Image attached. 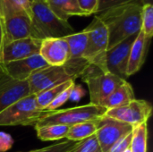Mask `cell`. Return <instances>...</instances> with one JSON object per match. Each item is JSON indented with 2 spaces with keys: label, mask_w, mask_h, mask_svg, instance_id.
<instances>
[{
  "label": "cell",
  "mask_w": 153,
  "mask_h": 152,
  "mask_svg": "<svg viewBox=\"0 0 153 152\" xmlns=\"http://www.w3.org/2000/svg\"><path fill=\"white\" fill-rule=\"evenodd\" d=\"M4 44L27 38H33L30 17L24 13L3 16Z\"/></svg>",
  "instance_id": "obj_14"
},
{
  "label": "cell",
  "mask_w": 153,
  "mask_h": 152,
  "mask_svg": "<svg viewBox=\"0 0 153 152\" xmlns=\"http://www.w3.org/2000/svg\"><path fill=\"white\" fill-rule=\"evenodd\" d=\"M135 99L134 91L132 85L127 82H124L120 86H118L103 102L100 104V107L107 109H111L115 108L121 107L127 104L128 102Z\"/></svg>",
  "instance_id": "obj_17"
},
{
  "label": "cell",
  "mask_w": 153,
  "mask_h": 152,
  "mask_svg": "<svg viewBox=\"0 0 153 152\" xmlns=\"http://www.w3.org/2000/svg\"><path fill=\"white\" fill-rule=\"evenodd\" d=\"M31 1H32V0H31Z\"/></svg>",
  "instance_id": "obj_38"
},
{
  "label": "cell",
  "mask_w": 153,
  "mask_h": 152,
  "mask_svg": "<svg viewBox=\"0 0 153 152\" xmlns=\"http://www.w3.org/2000/svg\"><path fill=\"white\" fill-rule=\"evenodd\" d=\"M30 21L35 39L64 38L74 33L70 23L60 19L43 0L31 1Z\"/></svg>",
  "instance_id": "obj_2"
},
{
  "label": "cell",
  "mask_w": 153,
  "mask_h": 152,
  "mask_svg": "<svg viewBox=\"0 0 153 152\" xmlns=\"http://www.w3.org/2000/svg\"><path fill=\"white\" fill-rule=\"evenodd\" d=\"M48 65L44 61L40 55L38 54L22 60L0 63V69L10 78L23 82L28 81L36 71Z\"/></svg>",
  "instance_id": "obj_11"
},
{
  "label": "cell",
  "mask_w": 153,
  "mask_h": 152,
  "mask_svg": "<svg viewBox=\"0 0 153 152\" xmlns=\"http://www.w3.org/2000/svg\"><path fill=\"white\" fill-rule=\"evenodd\" d=\"M84 94H85V90H83V88L81 85L74 83L71 90L69 100H72L74 102H79L82 99V98H83Z\"/></svg>",
  "instance_id": "obj_32"
},
{
  "label": "cell",
  "mask_w": 153,
  "mask_h": 152,
  "mask_svg": "<svg viewBox=\"0 0 153 152\" xmlns=\"http://www.w3.org/2000/svg\"><path fill=\"white\" fill-rule=\"evenodd\" d=\"M2 16L12 13H24L31 16V0H0Z\"/></svg>",
  "instance_id": "obj_23"
},
{
  "label": "cell",
  "mask_w": 153,
  "mask_h": 152,
  "mask_svg": "<svg viewBox=\"0 0 153 152\" xmlns=\"http://www.w3.org/2000/svg\"><path fill=\"white\" fill-rule=\"evenodd\" d=\"M38 138L42 142L59 141L66 137L69 126L61 125H48L35 127Z\"/></svg>",
  "instance_id": "obj_21"
},
{
  "label": "cell",
  "mask_w": 153,
  "mask_h": 152,
  "mask_svg": "<svg viewBox=\"0 0 153 152\" xmlns=\"http://www.w3.org/2000/svg\"><path fill=\"white\" fill-rule=\"evenodd\" d=\"M51 10L62 20L67 21L71 16H85L79 7L77 0H49L47 2Z\"/></svg>",
  "instance_id": "obj_18"
},
{
  "label": "cell",
  "mask_w": 153,
  "mask_h": 152,
  "mask_svg": "<svg viewBox=\"0 0 153 152\" xmlns=\"http://www.w3.org/2000/svg\"><path fill=\"white\" fill-rule=\"evenodd\" d=\"M74 80L66 68L63 66L48 65L36 71L29 79L28 84L31 95H36L48 88Z\"/></svg>",
  "instance_id": "obj_8"
},
{
  "label": "cell",
  "mask_w": 153,
  "mask_h": 152,
  "mask_svg": "<svg viewBox=\"0 0 153 152\" xmlns=\"http://www.w3.org/2000/svg\"><path fill=\"white\" fill-rule=\"evenodd\" d=\"M98 152H101V151H100H100H98Z\"/></svg>",
  "instance_id": "obj_37"
},
{
  "label": "cell",
  "mask_w": 153,
  "mask_h": 152,
  "mask_svg": "<svg viewBox=\"0 0 153 152\" xmlns=\"http://www.w3.org/2000/svg\"><path fill=\"white\" fill-rule=\"evenodd\" d=\"M74 83V80H70L67 81L65 82H63L61 84L56 85L54 87L48 88L36 95L35 96V102L37 107L40 109V110H45L48 108V106L62 92L64 91L65 89H67L68 87H70L72 84Z\"/></svg>",
  "instance_id": "obj_20"
},
{
  "label": "cell",
  "mask_w": 153,
  "mask_h": 152,
  "mask_svg": "<svg viewBox=\"0 0 153 152\" xmlns=\"http://www.w3.org/2000/svg\"><path fill=\"white\" fill-rule=\"evenodd\" d=\"M81 78L88 86L90 104L96 106H100L104 99L126 81L110 73H103L90 64Z\"/></svg>",
  "instance_id": "obj_5"
},
{
  "label": "cell",
  "mask_w": 153,
  "mask_h": 152,
  "mask_svg": "<svg viewBox=\"0 0 153 152\" xmlns=\"http://www.w3.org/2000/svg\"><path fill=\"white\" fill-rule=\"evenodd\" d=\"M41 39L35 38H27L14 40L4 44L0 63H8L22 60L39 53Z\"/></svg>",
  "instance_id": "obj_13"
},
{
  "label": "cell",
  "mask_w": 153,
  "mask_h": 152,
  "mask_svg": "<svg viewBox=\"0 0 153 152\" xmlns=\"http://www.w3.org/2000/svg\"><path fill=\"white\" fill-rule=\"evenodd\" d=\"M13 140L12 136L6 133L0 132V152H4L12 149Z\"/></svg>",
  "instance_id": "obj_31"
},
{
  "label": "cell",
  "mask_w": 153,
  "mask_h": 152,
  "mask_svg": "<svg viewBox=\"0 0 153 152\" xmlns=\"http://www.w3.org/2000/svg\"><path fill=\"white\" fill-rule=\"evenodd\" d=\"M142 7L143 3L136 0L110 7L95 14L108 29V50L141 31Z\"/></svg>",
  "instance_id": "obj_1"
},
{
  "label": "cell",
  "mask_w": 153,
  "mask_h": 152,
  "mask_svg": "<svg viewBox=\"0 0 153 152\" xmlns=\"http://www.w3.org/2000/svg\"><path fill=\"white\" fill-rule=\"evenodd\" d=\"M39 54L48 65L63 66L69 58V47L65 38L44 39Z\"/></svg>",
  "instance_id": "obj_15"
},
{
  "label": "cell",
  "mask_w": 153,
  "mask_h": 152,
  "mask_svg": "<svg viewBox=\"0 0 153 152\" xmlns=\"http://www.w3.org/2000/svg\"><path fill=\"white\" fill-rule=\"evenodd\" d=\"M138 34L133 35L117 46L111 47L106 54V65L108 72L126 80V69L132 45Z\"/></svg>",
  "instance_id": "obj_10"
},
{
  "label": "cell",
  "mask_w": 153,
  "mask_h": 152,
  "mask_svg": "<svg viewBox=\"0 0 153 152\" xmlns=\"http://www.w3.org/2000/svg\"><path fill=\"white\" fill-rule=\"evenodd\" d=\"M87 34V46L83 58L103 73H108L106 65V54L108 46V33L106 25L98 17L84 29Z\"/></svg>",
  "instance_id": "obj_4"
},
{
  "label": "cell",
  "mask_w": 153,
  "mask_h": 152,
  "mask_svg": "<svg viewBox=\"0 0 153 152\" xmlns=\"http://www.w3.org/2000/svg\"><path fill=\"white\" fill-rule=\"evenodd\" d=\"M148 125L133 127L132 140L130 143L131 152H148Z\"/></svg>",
  "instance_id": "obj_22"
},
{
  "label": "cell",
  "mask_w": 153,
  "mask_h": 152,
  "mask_svg": "<svg viewBox=\"0 0 153 152\" xmlns=\"http://www.w3.org/2000/svg\"><path fill=\"white\" fill-rule=\"evenodd\" d=\"M77 2L85 16L97 13L99 9V0H77Z\"/></svg>",
  "instance_id": "obj_28"
},
{
  "label": "cell",
  "mask_w": 153,
  "mask_h": 152,
  "mask_svg": "<svg viewBox=\"0 0 153 152\" xmlns=\"http://www.w3.org/2000/svg\"><path fill=\"white\" fill-rule=\"evenodd\" d=\"M105 112L106 109L104 108L90 103L66 109H57L51 112L48 111L37 120L34 127L48 125H61L70 127L76 124L99 120L104 116Z\"/></svg>",
  "instance_id": "obj_3"
},
{
  "label": "cell",
  "mask_w": 153,
  "mask_h": 152,
  "mask_svg": "<svg viewBox=\"0 0 153 152\" xmlns=\"http://www.w3.org/2000/svg\"><path fill=\"white\" fill-rule=\"evenodd\" d=\"M99 121L100 119L83 122V123L76 124L74 125L70 126L65 138L68 141L78 142H81L82 140H85L89 137L95 135L98 130Z\"/></svg>",
  "instance_id": "obj_19"
},
{
  "label": "cell",
  "mask_w": 153,
  "mask_h": 152,
  "mask_svg": "<svg viewBox=\"0 0 153 152\" xmlns=\"http://www.w3.org/2000/svg\"><path fill=\"white\" fill-rule=\"evenodd\" d=\"M132 1H136V0H99V9H98L97 13H100V12H102L110 7L117 6V5L132 2Z\"/></svg>",
  "instance_id": "obj_30"
},
{
  "label": "cell",
  "mask_w": 153,
  "mask_h": 152,
  "mask_svg": "<svg viewBox=\"0 0 153 152\" xmlns=\"http://www.w3.org/2000/svg\"><path fill=\"white\" fill-rule=\"evenodd\" d=\"M131 140H132V133H129L128 135H126V137H124L123 139H121L120 141H118L109 150L108 152H124L126 150H127L130 147Z\"/></svg>",
  "instance_id": "obj_29"
},
{
  "label": "cell",
  "mask_w": 153,
  "mask_h": 152,
  "mask_svg": "<svg viewBox=\"0 0 153 152\" xmlns=\"http://www.w3.org/2000/svg\"><path fill=\"white\" fill-rule=\"evenodd\" d=\"M48 111L40 110L35 102V96L29 95L0 113V126L32 125Z\"/></svg>",
  "instance_id": "obj_6"
},
{
  "label": "cell",
  "mask_w": 153,
  "mask_h": 152,
  "mask_svg": "<svg viewBox=\"0 0 153 152\" xmlns=\"http://www.w3.org/2000/svg\"><path fill=\"white\" fill-rule=\"evenodd\" d=\"M30 95L27 81H16L0 69V113L16 101Z\"/></svg>",
  "instance_id": "obj_12"
},
{
  "label": "cell",
  "mask_w": 153,
  "mask_h": 152,
  "mask_svg": "<svg viewBox=\"0 0 153 152\" xmlns=\"http://www.w3.org/2000/svg\"><path fill=\"white\" fill-rule=\"evenodd\" d=\"M4 46V20L0 13V59L2 55V50Z\"/></svg>",
  "instance_id": "obj_33"
},
{
  "label": "cell",
  "mask_w": 153,
  "mask_h": 152,
  "mask_svg": "<svg viewBox=\"0 0 153 152\" xmlns=\"http://www.w3.org/2000/svg\"><path fill=\"white\" fill-rule=\"evenodd\" d=\"M43 1H45V2H48V1H49V0H43Z\"/></svg>",
  "instance_id": "obj_36"
},
{
  "label": "cell",
  "mask_w": 153,
  "mask_h": 152,
  "mask_svg": "<svg viewBox=\"0 0 153 152\" xmlns=\"http://www.w3.org/2000/svg\"><path fill=\"white\" fill-rule=\"evenodd\" d=\"M143 4H153V0H141Z\"/></svg>",
  "instance_id": "obj_34"
},
{
  "label": "cell",
  "mask_w": 153,
  "mask_h": 152,
  "mask_svg": "<svg viewBox=\"0 0 153 152\" xmlns=\"http://www.w3.org/2000/svg\"><path fill=\"white\" fill-rule=\"evenodd\" d=\"M75 83V82H74ZM74 84H72L70 87H68L67 89H65L64 91H62L46 108V111L51 112V111H55L57 110L60 107H62L67 100H69L70 98V93H71V90L72 87L74 86Z\"/></svg>",
  "instance_id": "obj_27"
},
{
  "label": "cell",
  "mask_w": 153,
  "mask_h": 152,
  "mask_svg": "<svg viewBox=\"0 0 153 152\" xmlns=\"http://www.w3.org/2000/svg\"><path fill=\"white\" fill-rule=\"evenodd\" d=\"M150 41L151 39L146 38L142 31H140L136 36L129 54L128 65L126 69L127 77L135 74L143 67L145 62Z\"/></svg>",
  "instance_id": "obj_16"
},
{
  "label": "cell",
  "mask_w": 153,
  "mask_h": 152,
  "mask_svg": "<svg viewBox=\"0 0 153 152\" xmlns=\"http://www.w3.org/2000/svg\"><path fill=\"white\" fill-rule=\"evenodd\" d=\"M152 106L143 99H136L118 108L107 109L104 116L126 123L132 127L147 124L152 116Z\"/></svg>",
  "instance_id": "obj_7"
},
{
  "label": "cell",
  "mask_w": 153,
  "mask_h": 152,
  "mask_svg": "<svg viewBox=\"0 0 153 152\" xmlns=\"http://www.w3.org/2000/svg\"><path fill=\"white\" fill-rule=\"evenodd\" d=\"M124 152H131V151H130V148H128L127 150H126Z\"/></svg>",
  "instance_id": "obj_35"
},
{
  "label": "cell",
  "mask_w": 153,
  "mask_h": 152,
  "mask_svg": "<svg viewBox=\"0 0 153 152\" xmlns=\"http://www.w3.org/2000/svg\"><path fill=\"white\" fill-rule=\"evenodd\" d=\"M141 19V31L146 38L152 39L153 36V4H143Z\"/></svg>",
  "instance_id": "obj_24"
},
{
  "label": "cell",
  "mask_w": 153,
  "mask_h": 152,
  "mask_svg": "<svg viewBox=\"0 0 153 152\" xmlns=\"http://www.w3.org/2000/svg\"><path fill=\"white\" fill-rule=\"evenodd\" d=\"M77 144L75 142L72 141H65L56 144L50 145L46 148H42L39 150H34L28 152H70Z\"/></svg>",
  "instance_id": "obj_26"
},
{
  "label": "cell",
  "mask_w": 153,
  "mask_h": 152,
  "mask_svg": "<svg viewBox=\"0 0 153 152\" xmlns=\"http://www.w3.org/2000/svg\"><path fill=\"white\" fill-rule=\"evenodd\" d=\"M100 145L95 135L89 137L85 140L78 142L75 147L70 152H98Z\"/></svg>",
  "instance_id": "obj_25"
},
{
  "label": "cell",
  "mask_w": 153,
  "mask_h": 152,
  "mask_svg": "<svg viewBox=\"0 0 153 152\" xmlns=\"http://www.w3.org/2000/svg\"><path fill=\"white\" fill-rule=\"evenodd\" d=\"M132 131L131 125L103 116L99 121L98 130L95 133L100 151L108 152L118 141L131 133Z\"/></svg>",
  "instance_id": "obj_9"
}]
</instances>
